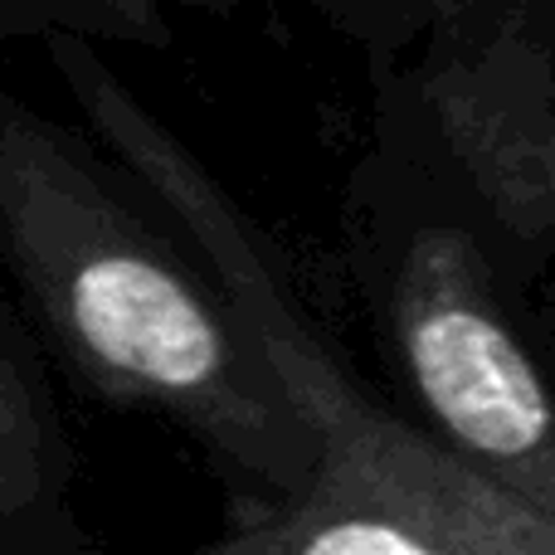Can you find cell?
Here are the masks:
<instances>
[{"label":"cell","mask_w":555,"mask_h":555,"mask_svg":"<svg viewBox=\"0 0 555 555\" xmlns=\"http://www.w3.org/2000/svg\"><path fill=\"white\" fill-rule=\"evenodd\" d=\"M68 478L74 449L0 297V555H78Z\"/></svg>","instance_id":"4"},{"label":"cell","mask_w":555,"mask_h":555,"mask_svg":"<svg viewBox=\"0 0 555 555\" xmlns=\"http://www.w3.org/2000/svg\"><path fill=\"white\" fill-rule=\"evenodd\" d=\"M127 166L215 254L220 283L259 346L254 356L317 443V473L293 507L215 555H555V521L356 395L317 336L283 307L244 224L171 137H142Z\"/></svg>","instance_id":"2"},{"label":"cell","mask_w":555,"mask_h":555,"mask_svg":"<svg viewBox=\"0 0 555 555\" xmlns=\"http://www.w3.org/2000/svg\"><path fill=\"white\" fill-rule=\"evenodd\" d=\"M478 263L453 234H424L400 283V341L434 420L478 473L555 521V410L537 365L482 302Z\"/></svg>","instance_id":"3"},{"label":"cell","mask_w":555,"mask_h":555,"mask_svg":"<svg viewBox=\"0 0 555 555\" xmlns=\"http://www.w3.org/2000/svg\"><path fill=\"white\" fill-rule=\"evenodd\" d=\"M0 249L29 307L88 385L152 400L273 478L312 468L307 434L263 390L191 278L117 201L98 162L44 113L0 93Z\"/></svg>","instance_id":"1"}]
</instances>
